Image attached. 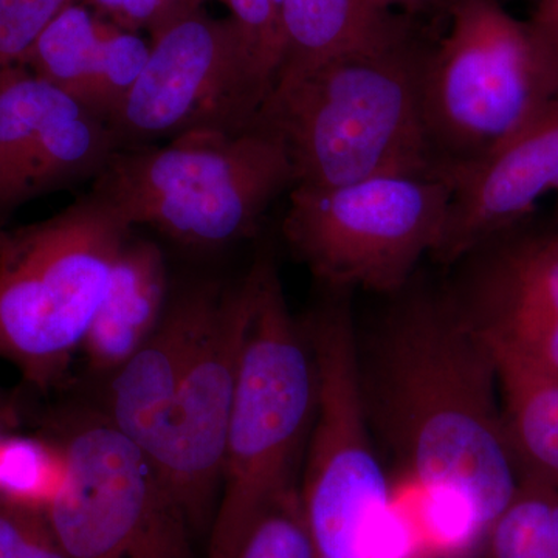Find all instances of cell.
Returning a JSON list of instances; mask_svg holds the SVG:
<instances>
[{"label":"cell","mask_w":558,"mask_h":558,"mask_svg":"<svg viewBox=\"0 0 558 558\" xmlns=\"http://www.w3.org/2000/svg\"><path fill=\"white\" fill-rule=\"evenodd\" d=\"M360 340V391L373 436L402 486L464 509L487 534L520 483L490 349L459 315L446 284L421 269L387 295Z\"/></svg>","instance_id":"cell-1"},{"label":"cell","mask_w":558,"mask_h":558,"mask_svg":"<svg viewBox=\"0 0 558 558\" xmlns=\"http://www.w3.org/2000/svg\"><path fill=\"white\" fill-rule=\"evenodd\" d=\"M436 39L433 25L422 24L275 87L255 124L281 140L295 185L337 186L391 174L450 182L429 148L422 113V83Z\"/></svg>","instance_id":"cell-2"},{"label":"cell","mask_w":558,"mask_h":558,"mask_svg":"<svg viewBox=\"0 0 558 558\" xmlns=\"http://www.w3.org/2000/svg\"><path fill=\"white\" fill-rule=\"evenodd\" d=\"M252 310L227 428L207 558H230L244 532L299 490L317 409V368L303 319L290 311L275 260L248 270Z\"/></svg>","instance_id":"cell-3"},{"label":"cell","mask_w":558,"mask_h":558,"mask_svg":"<svg viewBox=\"0 0 558 558\" xmlns=\"http://www.w3.org/2000/svg\"><path fill=\"white\" fill-rule=\"evenodd\" d=\"M293 185L281 140L253 124L120 149L90 193L131 229L150 227L186 247L209 250L253 236L270 205Z\"/></svg>","instance_id":"cell-4"},{"label":"cell","mask_w":558,"mask_h":558,"mask_svg":"<svg viewBox=\"0 0 558 558\" xmlns=\"http://www.w3.org/2000/svg\"><path fill=\"white\" fill-rule=\"evenodd\" d=\"M131 234L94 193L43 222L0 229V359L32 388L68 376Z\"/></svg>","instance_id":"cell-5"},{"label":"cell","mask_w":558,"mask_h":558,"mask_svg":"<svg viewBox=\"0 0 558 558\" xmlns=\"http://www.w3.org/2000/svg\"><path fill=\"white\" fill-rule=\"evenodd\" d=\"M558 97V57L499 0H454L422 83L429 148L454 183Z\"/></svg>","instance_id":"cell-6"},{"label":"cell","mask_w":558,"mask_h":558,"mask_svg":"<svg viewBox=\"0 0 558 558\" xmlns=\"http://www.w3.org/2000/svg\"><path fill=\"white\" fill-rule=\"evenodd\" d=\"M319 288L322 300L303 319L317 409L301 468V512L312 558H369L391 506V481L360 391L354 290Z\"/></svg>","instance_id":"cell-7"},{"label":"cell","mask_w":558,"mask_h":558,"mask_svg":"<svg viewBox=\"0 0 558 558\" xmlns=\"http://www.w3.org/2000/svg\"><path fill=\"white\" fill-rule=\"evenodd\" d=\"M451 193L447 180L402 174L295 185L282 234L318 284L387 296L439 247Z\"/></svg>","instance_id":"cell-8"},{"label":"cell","mask_w":558,"mask_h":558,"mask_svg":"<svg viewBox=\"0 0 558 558\" xmlns=\"http://www.w3.org/2000/svg\"><path fill=\"white\" fill-rule=\"evenodd\" d=\"M69 481L49 519L72 558H196V532L149 458L105 413L49 418Z\"/></svg>","instance_id":"cell-9"},{"label":"cell","mask_w":558,"mask_h":558,"mask_svg":"<svg viewBox=\"0 0 558 558\" xmlns=\"http://www.w3.org/2000/svg\"><path fill=\"white\" fill-rule=\"evenodd\" d=\"M260 101L230 17L190 11L150 36L149 57L109 119L120 149L194 130L244 131Z\"/></svg>","instance_id":"cell-10"},{"label":"cell","mask_w":558,"mask_h":558,"mask_svg":"<svg viewBox=\"0 0 558 558\" xmlns=\"http://www.w3.org/2000/svg\"><path fill=\"white\" fill-rule=\"evenodd\" d=\"M252 310V278L222 286L205 315L153 459L196 534L209 531L222 483L227 428Z\"/></svg>","instance_id":"cell-11"},{"label":"cell","mask_w":558,"mask_h":558,"mask_svg":"<svg viewBox=\"0 0 558 558\" xmlns=\"http://www.w3.org/2000/svg\"><path fill=\"white\" fill-rule=\"evenodd\" d=\"M449 267L447 292L492 354L558 377V229L521 220Z\"/></svg>","instance_id":"cell-12"},{"label":"cell","mask_w":558,"mask_h":558,"mask_svg":"<svg viewBox=\"0 0 558 558\" xmlns=\"http://www.w3.org/2000/svg\"><path fill=\"white\" fill-rule=\"evenodd\" d=\"M120 150L109 121L22 65L0 70V216L95 180Z\"/></svg>","instance_id":"cell-13"},{"label":"cell","mask_w":558,"mask_h":558,"mask_svg":"<svg viewBox=\"0 0 558 558\" xmlns=\"http://www.w3.org/2000/svg\"><path fill=\"white\" fill-rule=\"evenodd\" d=\"M553 191L558 194V97L454 180L442 240L429 259L451 266L480 241L531 218Z\"/></svg>","instance_id":"cell-14"},{"label":"cell","mask_w":558,"mask_h":558,"mask_svg":"<svg viewBox=\"0 0 558 558\" xmlns=\"http://www.w3.org/2000/svg\"><path fill=\"white\" fill-rule=\"evenodd\" d=\"M149 47L138 33L75 2L47 25L20 65L109 121L145 68Z\"/></svg>","instance_id":"cell-15"},{"label":"cell","mask_w":558,"mask_h":558,"mask_svg":"<svg viewBox=\"0 0 558 558\" xmlns=\"http://www.w3.org/2000/svg\"><path fill=\"white\" fill-rule=\"evenodd\" d=\"M220 288L216 281L196 282L170 299L153 336L110 376L102 413L149 459L159 450L194 340Z\"/></svg>","instance_id":"cell-16"},{"label":"cell","mask_w":558,"mask_h":558,"mask_svg":"<svg viewBox=\"0 0 558 558\" xmlns=\"http://www.w3.org/2000/svg\"><path fill=\"white\" fill-rule=\"evenodd\" d=\"M168 270L156 242H124L108 292L92 319L81 351L95 376H112L140 351L167 311Z\"/></svg>","instance_id":"cell-17"},{"label":"cell","mask_w":558,"mask_h":558,"mask_svg":"<svg viewBox=\"0 0 558 558\" xmlns=\"http://www.w3.org/2000/svg\"><path fill=\"white\" fill-rule=\"evenodd\" d=\"M422 24L385 9L377 0H286L275 87L341 54L392 43Z\"/></svg>","instance_id":"cell-18"},{"label":"cell","mask_w":558,"mask_h":558,"mask_svg":"<svg viewBox=\"0 0 558 558\" xmlns=\"http://www.w3.org/2000/svg\"><path fill=\"white\" fill-rule=\"evenodd\" d=\"M494 360L502 421L520 473L558 492V377L498 355Z\"/></svg>","instance_id":"cell-19"},{"label":"cell","mask_w":558,"mask_h":558,"mask_svg":"<svg viewBox=\"0 0 558 558\" xmlns=\"http://www.w3.org/2000/svg\"><path fill=\"white\" fill-rule=\"evenodd\" d=\"M64 444L47 432L0 438V505L49 512L69 481Z\"/></svg>","instance_id":"cell-20"},{"label":"cell","mask_w":558,"mask_h":558,"mask_svg":"<svg viewBox=\"0 0 558 558\" xmlns=\"http://www.w3.org/2000/svg\"><path fill=\"white\" fill-rule=\"evenodd\" d=\"M483 558H558V492L534 476L519 487L488 527Z\"/></svg>","instance_id":"cell-21"},{"label":"cell","mask_w":558,"mask_h":558,"mask_svg":"<svg viewBox=\"0 0 558 558\" xmlns=\"http://www.w3.org/2000/svg\"><path fill=\"white\" fill-rule=\"evenodd\" d=\"M286 0H227L260 108L277 84Z\"/></svg>","instance_id":"cell-22"},{"label":"cell","mask_w":558,"mask_h":558,"mask_svg":"<svg viewBox=\"0 0 558 558\" xmlns=\"http://www.w3.org/2000/svg\"><path fill=\"white\" fill-rule=\"evenodd\" d=\"M230 558H312L299 490L260 513L244 532Z\"/></svg>","instance_id":"cell-23"},{"label":"cell","mask_w":558,"mask_h":558,"mask_svg":"<svg viewBox=\"0 0 558 558\" xmlns=\"http://www.w3.org/2000/svg\"><path fill=\"white\" fill-rule=\"evenodd\" d=\"M76 0H0V70L20 64L40 33Z\"/></svg>","instance_id":"cell-24"},{"label":"cell","mask_w":558,"mask_h":558,"mask_svg":"<svg viewBox=\"0 0 558 558\" xmlns=\"http://www.w3.org/2000/svg\"><path fill=\"white\" fill-rule=\"evenodd\" d=\"M0 558H72L49 513L0 505Z\"/></svg>","instance_id":"cell-25"},{"label":"cell","mask_w":558,"mask_h":558,"mask_svg":"<svg viewBox=\"0 0 558 558\" xmlns=\"http://www.w3.org/2000/svg\"><path fill=\"white\" fill-rule=\"evenodd\" d=\"M128 32L154 33L185 16L190 11L202 9L193 0H76Z\"/></svg>","instance_id":"cell-26"},{"label":"cell","mask_w":558,"mask_h":558,"mask_svg":"<svg viewBox=\"0 0 558 558\" xmlns=\"http://www.w3.org/2000/svg\"><path fill=\"white\" fill-rule=\"evenodd\" d=\"M385 9L435 25L447 22L454 0H377Z\"/></svg>","instance_id":"cell-27"},{"label":"cell","mask_w":558,"mask_h":558,"mask_svg":"<svg viewBox=\"0 0 558 558\" xmlns=\"http://www.w3.org/2000/svg\"><path fill=\"white\" fill-rule=\"evenodd\" d=\"M527 22L545 46L558 57V0H535Z\"/></svg>","instance_id":"cell-28"},{"label":"cell","mask_w":558,"mask_h":558,"mask_svg":"<svg viewBox=\"0 0 558 558\" xmlns=\"http://www.w3.org/2000/svg\"><path fill=\"white\" fill-rule=\"evenodd\" d=\"M24 411L20 400L0 389V438L20 429Z\"/></svg>","instance_id":"cell-29"},{"label":"cell","mask_w":558,"mask_h":558,"mask_svg":"<svg viewBox=\"0 0 558 558\" xmlns=\"http://www.w3.org/2000/svg\"><path fill=\"white\" fill-rule=\"evenodd\" d=\"M193 2L196 3L197 7H204V3L207 2L227 3V0H193Z\"/></svg>","instance_id":"cell-30"},{"label":"cell","mask_w":558,"mask_h":558,"mask_svg":"<svg viewBox=\"0 0 558 558\" xmlns=\"http://www.w3.org/2000/svg\"><path fill=\"white\" fill-rule=\"evenodd\" d=\"M439 558H472V556H469V557H439Z\"/></svg>","instance_id":"cell-31"},{"label":"cell","mask_w":558,"mask_h":558,"mask_svg":"<svg viewBox=\"0 0 558 558\" xmlns=\"http://www.w3.org/2000/svg\"><path fill=\"white\" fill-rule=\"evenodd\" d=\"M499 2H502V3H505V0H499Z\"/></svg>","instance_id":"cell-32"}]
</instances>
